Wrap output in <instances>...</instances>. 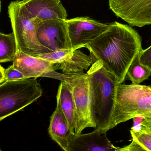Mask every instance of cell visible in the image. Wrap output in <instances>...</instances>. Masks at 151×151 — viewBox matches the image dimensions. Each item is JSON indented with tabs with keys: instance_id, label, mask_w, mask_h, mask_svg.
<instances>
[{
	"instance_id": "4fadbf2b",
	"label": "cell",
	"mask_w": 151,
	"mask_h": 151,
	"mask_svg": "<svg viewBox=\"0 0 151 151\" xmlns=\"http://www.w3.org/2000/svg\"><path fill=\"white\" fill-rule=\"evenodd\" d=\"M48 132L51 138L63 151H69L70 143L75 133L71 130L68 121L58 102L50 118Z\"/></svg>"
},
{
	"instance_id": "7a4b0ae2",
	"label": "cell",
	"mask_w": 151,
	"mask_h": 151,
	"mask_svg": "<svg viewBox=\"0 0 151 151\" xmlns=\"http://www.w3.org/2000/svg\"><path fill=\"white\" fill-rule=\"evenodd\" d=\"M86 74L90 88L91 114L95 129L108 131L119 81L100 60L93 63Z\"/></svg>"
},
{
	"instance_id": "5bb4252c",
	"label": "cell",
	"mask_w": 151,
	"mask_h": 151,
	"mask_svg": "<svg viewBox=\"0 0 151 151\" xmlns=\"http://www.w3.org/2000/svg\"><path fill=\"white\" fill-rule=\"evenodd\" d=\"M57 102L68 121L71 130L75 132L76 122V110L71 85L61 81L56 96Z\"/></svg>"
},
{
	"instance_id": "7402d4cb",
	"label": "cell",
	"mask_w": 151,
	"mask_h": 151,
	"mask_svg": "<svg viewBox=\"0 0 151 151\" xmlns=\"http://www.w3.org/2000/svg\"><path fill=\"white\" fill-rule=\"evenodd\" d=\"M145 118V117L143 116H137L133 117L132 118L133 122V125L131 130L134 131H137L139 130L141 127V123Z\"/></svg>"
},
{
	"instance_id": "d6986e66",
	"label": "cell",
	"mask_w": 151,
	"mask_h": 151,
	"mask_svg": "<svg viewBox=\"0 0 151 151\" xmlns=\"http://www.w3.org/2000/svg\"><path fill=\"white\" fill-rule=\"evenodd\" d=\"M74 51L75 50L72 49L59 50L40 55L37 57L47 60L55 64H58L71 55Z\"/></svg>"
},
{
	"instance_id": "ffe728a7",
	"label": "cell",
	"mask_w": 151,
	"mask_h": 151,
	"mask_svg": "<svg viewBox=\"0 0 151 151\" xmlns=\"http://www.w3.org/2000/svg\"><path fill=\"white\" fill-rule=\"evenodd\" d=\"M4 72L5 82L26 78L22 73L14 67L13 64L9 66L7 68H4Z\"/></svg>"
},
{
	"instance_id": "e0dca14e",
	"label": "cell",
	"mask_w": 151,
	"mask_h": 151,
	"mask_svg": "<svg viewBox=\"0 0 151 151\" xmlns=\"http://www.w3.org/2000/svg\"><path fill=\"white\" fill-rule=\"evenodd\" d=\"M17 50L14 32L9 34L0 32V63L14 61Z\"/></svg>"
},
{
	"instance_id": "8fae6325",
	"label": "cell",
	"mask_w": 151,
	"mask_h": 151,
	"mask_svg": "<svg viewBox=\"0 0 151 151\" xmlns=\"http://www.w3.org/2000/svg\"><path fill=\"white\" fill-rule=\"evenodd\" d=\"M20 3L31 19L37 22L67 20V10L61 0H22Z\"/></svg>"
},
{
	"instance_id": "6da1fadb",
	"label": "cell",
	"mask_w": 151,
	"mask_h": 151,
	"mask_svg": "<svg viewBox=\"0 0 151 151\" xmlns=\"http://www.w3.org/2000/svg\"><path fill=\"white\" fill-rule=\"evenodd\" d=\"M141 42V37L132 28L114 22L85 47L90 51L92 64L101 61L104 67L122 84L130 65L142 50Z\"/></svg>"
},
{
	"instance_id": "9a60e30c",
	"label": "cell",
	"mask_w": 151,
	"mask_h": 151,
	"mask_svg": "<svg viewBox=\"0 0 151 151\" xmlns=\"http://www.w3.org/2000/svg\"><path fill=\"white\" fill-rule=\"evenodd\" d=\"M92 64L91 55L85 54L79 49L75 50L71 55L60 64H55L56 70H61L63 74L69 76L84 74Z\"/></svg>"
},
{
	"instance_id": "44dd1931",
	"label": "cell",
	"mask_w": 151,
	"mask_h": 151,
	"mask_svg": "<svg viewBox=\"0 0 151 151\" xmlns=\"http://www.w3.org/2000/svg\"><path fill=\"white\" fill-rule=\"evenodd\" d=\"M140 63L151 70V45L145 50L142 49L139 55Z\"/></svg>"
},
{
	"instance_id": "30bf717a",
	"label": "cell",
	"mask_w": 151,
	"mask_h": 151,
	"mask_svg": "<svg viewBox=\"0 0 151 151\" xmlns=\"http://www.w3.org/2000/svg\"><path fill=\"white\" fill-rule=\"evenodd\" d=\"M14 67L26 78L47 77L64 81L66 75L56 72L55 64L47 60L29 55L18 49L13 62Z\"/></svg>"
},
{
	"instance_id": "277c9868",
	"label": "cell",
	"mask_w": 151,
	"mask_h": 151,
	"mask_svg": "<svg viewBox=\"0 0 151 151\" xmlns=\"http://www.w3.org/2000/svg\"><path fill=\"white\" fill-rule=\"evenodd\" d=\"M37 78L6 81L0 84V121L24 109L42 96Z\"/></svg>"
},
{
	"instance_id": "5b68a950",
	"label": "cell",
	"mask_w": 151,
	"mask_h": 151,
	"mask_svg": "<svg viewBox=\"0 0 151 151\" xmlns=\"http://www.w3.org/2000/svg\"><path fill=\"white\" fill-rule=\"evenodd\" d=\"M8 14L18 49L35 57L48 53L38 39L37 21L31 19L19 0L10 2Z\"/></svg>"
},
{
	"instance_id": "9c48e42d",
	"label": "cell",
	"mask_w": 151,
	"mask_h": 151,
	"mask_svg": "<svg viewBox=\"0 0 151 151\" xmlns=\"http://www.w3.org/2000/svg\"><path fill=\"white\" fill-rule=\"evenodd\" d=\"M67 22L72 49L74 50L85 47L106 30L110 24L86 17L67 19Z\"/></svg>"
},
{
	"instance_id": "52a82bcc",
	"label": "cell",
	"mask_w": 151,
	"mask_h": 151,
	"mask_svg": "<svg viewBox=\"0 0 151 151\" xmlns=\"http://www.w3.org/2000/svg\"><path fill=\"white\" fill-rule=\"evenodd\" d=\"M67 20L37 22V37L48 53L72 49Z\"/></svg>"
},
{
	"instance_id": "8992f818",
	"label": "cell",
	"mask_w": 151,
	"mask_h": 151,
	"mask_svg": "<svg viewBox=\"0 0 151 151\" xmlns=\"http://www.w3.org/2000/svg\"><path fill=\"white\" fill-rule=\"evenodd\" d=\"M64 81L69 83L72 87L76 110L75 134H81L88 127L95 129L96 126L91 114L90 88L87 74L67 75Z\"/></svg>"
},
{
	"instance_id": "7c38bea8",
	"label": "cell",
	"mask_w": 151,
	"mask_h": 151,
	"mask_svg": "<svg viewBox=\"0 0 151 151\" xmlns=\"http://www.w3.org/2000/svg\"><path fill=\"white\" fill-rule=\"evenodd\" d=\"M107 131L94 129L86 134H75L70 145L69 151H116L119 147L111 143Z\"/></svg>"
},
{
	"instance_id": "ac0fdd59",
	"label": "cell",
	"mask_w": 151,
	"mask_h": 151,
	"mask_svg": "<svg viewBox=\"0 0 151 151\" xmlns=\"http://www.w3.org/2000/svg\"><path fill=\"white\" fill-rule=\"evenodd\" d=\"M139 53L138 54L131 63L126 72L124 81L130 80L132 83L140 84V83L148 79L151 76V70L142 65L139 61Z\"/></svg>"
},
{
	"instance_id": "2e32d148",
	"label": "cell",
	"mask_w": 151,
	"mask_h": 151,
	"mask_svg": "<svg viewBox=\"0 0 151 151\" xmlns=\"http://www.w3.org/2000/svg\"><path fill=\"white\" fill-rule=\"evenodd\" d=\"M131 143L116 151H151V119L145 118L139 130H131Z\"/></svg>"
},
{
	"instance_id": "603a6c76",
	"label": "cell",
	"mask_w": 151,
	"mask_h": 151,
	"mask_svg": "<svg viewBox=\"0 0 151 151\" xmlns=\"http://www.w3.org/2000/svg\"><path fill=\"white\" fill-rule=\"evenodd\" d=\"M0 68V84L5 83V76H4V68L1 66Z\"/></svg>"
},
{
	"instance_id": "3957f363",
	"label": "cell",
	"mask_w": 151,
	"mask_h": 151,
	"mask_svg": "<svg viewBox=\"0 0 151 151\" xmlns=\"http://www.w3.org/2000/svg\"><path fill=\"white\" fill-rule=\"evenodd\" d=\"M137 116L151 119V86L120 84L109 129Z\"/></svg>"
},
{
	"instance_id": "ba28073f",
	"label": "cell",
	"mask_w": 151,
	"mask_h": 151,
	"mask_svg": "<svg viewBox=\"0 0 151 151\" xmlns=\"http://www.w3.org/2000/svg\"><path fill=\"white\" fill-rule=\"evenodd\" d=\"M109 4L116 17L131 26L151 24V0H109Z\"/></svg>"
}]
</instances>
